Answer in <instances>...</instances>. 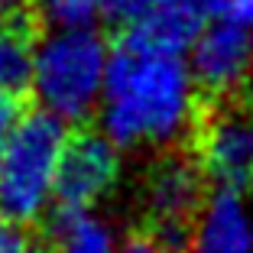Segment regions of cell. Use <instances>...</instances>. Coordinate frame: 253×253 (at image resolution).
<instances>
[{"mask_svg": "<svg viewBox=\"0 0 253 253\" xmlns=\"http://www.w3.org/2000/svg\"><path fill=\"white\" fill-rule=\"evenodd\" d=\"M195 78L179 52H163L120 33L107 59L101 130L117 146H175L195 117Z\"/></svg>", "mask_w": 253, "mask_h": 253, "instance_id": "1", "label": "cell"}, {"mask_svg": "<svg viewBox=\"0 0 253 253\" xmlns=\"http://www.w3.org/2000/svg\"><path fill=\"white\" fill-rule=\"evenodd\" d=\"M68 124L52 111L20 114L0 156V217L36 224L55 201Z\"/></svg>", "mask_w": 253, "mask_h": 253, "instance_id": "2", "label": "cell"}, {"mask_svg": "<svg viewBox=\"0 0 253 253\" xmlns=\"http://www.w3.org/2000/svg\"><path fill=\"white\" fill-rule=\"evenodd\" d=\"M107 59L111 49L101 33L91 26H59L36 49L33 94L65 124H84L101 107Z\"/></svg>", "mask_w": 253, "mask_h": 253, "instance_id": "3", "label": "cell"}, {"mask_svg": "<svg viewBox=\"0 0 253 253\" xmlns=\"http://www.w3.org/2000/svg\"><path fill=\"white\" fill-rule=\"evenodd\" d=\"M198 94V91H195ZM188 146L198 156L211 185L253 188V91L198 94L188 130Z\"/></svg>", "mask_w": 253, "mask_h": 253, "instance_id": "4", "label": "cell"}, {"mask_svg": "<svg viewBox=\"0 0 253 253\" xmlns=\"http://www.w3.org/2000/svg\"><path fill=\"white\" fill-rule=\"evenodd\" d=\"M140 198L146 217L143 227L156 234L169 253H188L195 224L208 205V175L188 140L159 149L146 169Z\"/></svg>", "mask_w": 253, "mask_h": 253, "instance_id": "5", "label": "cell"}, {"mask_svg": "<svg viewBox=\"0 0 253 253\" xmlns=\"http://www.w3.org/2000/svg\"><path fill=\"white\" fill-rule=\"evenodd\" d=\"M117 143L104 130H75L62 149L55 205L59 208H91L114 192L120 179Z\"/></svg>", "mask_w": 253, "mask_h": 253, "instance_id": "6", "label": "cell"}, {"mask_svg": "<svg viewBox=\"0 0 253 253\" xmlns=\"http://www.w3.org/2000/svg\"><path fill=\"white\" fill-rule=\"evenodd\" d=\"M192 78L198 94L253 91V36L250 26L217 20L201 30L192 45Z\"/></svg>", "mask_w": 253, "mask_h": 253, "instance_id": "7", "label": "cell"}, {"mask_svg": "<svg viewBox=\"0 0 253 253\" xmlns=\"http://www.w3.org/2000/svg\"><path fill=\"white\" fill-rule=\"evenodd\" d=\"M39 30L42 20L36 10L0 16V97L20 101L33 91Z\"/></svg>", "mask_w": 253, "mask_h": 253, "instance_id": "8", "label": "cell"}, {"mask_svg": "<svg viewBox=\"0 0 253 253\" xmlns=\"http://www.w3.org/2000/svg\"><path fill=\"white\" fill-rule=\"evenodd\" d=\"M188 253H253V227L240 205V192L217 188L208 198Z\"/></svg>", "mask_w": 253, "mask_h": 253, "instance_id": "9", "label": "cell"}, {"mask_svg": "<svg viewBox=\"0 0 253 253\" xmlns=\"http://www.w3.org/2000/svg\"><path fill=\"white\" fill-rule=\"evenodd\" d=\"M205 23H208V13L198 3H192V0H163L143 23H136L133 30H124V33L136 36L140 42L153 45V49L182 55L188 45H195Z\"/></svg>", "mask_w": 253, "mask_h": 253, "instance_id": "10", "label": "cell"}, {"mask_svg": "<svg viewBox=\"0 0 253 253\" xmlns=\"http://www.w3.org/2000/svg\"><path fill=\"white\" fill-rule=\"evenodd\" d=\"M42 240L45 253H117L114 231L91 208H55Z\"/></svg>", "mask_w": 253, "mask_h": 253, "instance_id": "11", "label": "cell"}, {"mask_svg": "<svg viewBox=\"0 0 253 253\" xmlns=\"http://www.w3.org/2000/svg\"><path fill=\"white\" fill-rule=\"evenodd\" d=\"M104 0H36L42 26H91L101 16Z\"/></svg>", "mask_w": 253, "mask_h": 253, "instance_id": "12", "label": "cell"}, {"mask_svg": "<svg viewBox=\"0 0 253 253\" xmlns=\"http://www.w3.org/2000/svg\"><path fill=\"white\" fill-rule=\"evenodd\" d=\"M159 3H163V0H104L101 16L107 20V26L124 33V30H133L136 23H143Z\"/></svg>", "mask_w": 253, "mask_h": 253, "instance_id": "13", "label": "cell"}, {"mask_svg": "<svg viewBox=\"0 0 253 253\" xmlns=\"http://www.w3.org/2000/svg\"><path fill=\"white\" fill-rule=\"evenodd\" d=\"M0 253H45V240L30 231V224L0 217Z\"/></svg>", "mask_w": 253, "mask_h": 253, "instance_id": "14", "label": "cell"}, {"mask_svg": "<svg viewBox=\"0 0 253 253\" xmlns=\"http://www.w3.org/2000/svg\"><path fill=\"white\" fill-rule=\"evenodd\" d=\"M117 253H169V250H166L163 240L149 231V227H140V231H130V234H126L124 244L117 247Z\"/></svg>", "mask_w": 253, "mask_h": 253, "instance_id": "15", "label": "cell"}, {"mask_svg": "<svg viewBox=\"0 0 253 253\" xmlns=\"http://www.w3.org/2000/svg\"><path fill=\"white\" fill-rule=\"evenodd\" d=\"M214 16L240 23V26H253V0H221Z\"/></svg>", "mask_w": 253, "mask_h": 253, "instance_id": "16", "label": "cell"}, {"mask_svg": "<svg viewBox=\"0 0 253 253\" xmlns=\"http://www.w3.org/2000/svg\"><path fill=\"white\" fill-rule=\"evenodd\" d=\"M16 120H20V101L0 97V156H3V146H7L10 133H13Z\"/></svg>", "mask_w": 253, "mask_h": 253, "instance_id": "17", "label": "cell"}, {"mask_svg": "<svg viewBox=\"0 0 253 253\" xmlns=\"http://www.w3.org/2000/svg\"><path fill=\"white\" fill-rule=\"evenodd\" d=\"M26 10H36V0H0V16L26 13Z\"/></svg>", "mask_w": 253, "mask_h": 253, "instance_id": "18", "label": "cell"}, {"mask_svg": "<svg viewBox=\"0 0 253 253\" xmlns=\"http://www.w3.org/2000/svg\"><path fill=\"white\" fill-rule=\"evenodd\" d=\"M192 3H198V7L205 10L208 16H214V13H217V3H221V0H192Z\"/></svg>", "mask_w": 253, "mask_h": 253, "instance_id": "19", "label": "cell"}]
</instances>
